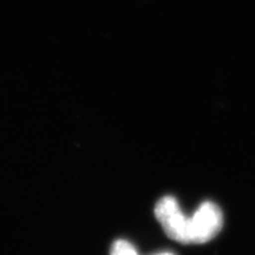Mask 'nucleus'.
<instances>
[{
    "instance_id": "nucleus-1",
    "label": "nucleus",
    "mask_w": 255,
    "mask_h": 255,
    "mask_svg": "<svg viewBox=\"0 0 255 255\" xmlns=\"http://www.w3.org/2000/svg\"><path fill=\"white\" fill-rule=\"evenodd\" d=\"M155 216L168 238L191 245V219L182 212L175 197H162L155 206Z\"/></svg>"
},
{
    "instance_id": "nucleus-2",
    "label": "nucleus",
    "mask_w": 255,
    "mask_h": 255,
    "mask_svg": "<svg viewBox=\"0 0 255 255\" xmlns=\"http://www.w3.org/2000/svg\"><path fill=\"white\" fill-rule=\"evenodd\" d=\"M191 219V245H202L214 239L221 231L223 215L218 205L207 201L201 203Z\"/></svg>"
},
{
    "instance_id": "nucleus-3",
    "label": "nucleus",
    "mask_w": 255,
    "mask_h": 255,
    "mask_svg": "<svg viewBox=\"0 0 255 255\" xmlns=\"http://www.w3.org/2000/svg\"><path fill=\"white\" fill-rule=\"evenodd\" d=\"M110 255H139L136 248L130 242L126 240H119L113 245Z\"/></svg>"
},
{
    "instance_id": "nucleus-4",
    "label": "nucleus",
    "mask_w": 255,
    "mask_h": 255,
    "mask_svg": "<svg viewBox=\"0 0 255 255\" xmlns=\"http://www.w3.org/2000/svg\"><path fill=\"white\" fill-rule=\"evenodd\" d=\"M156 255H174L173 253H159V254H156Z\"/></svg>"
}]
</instances>
